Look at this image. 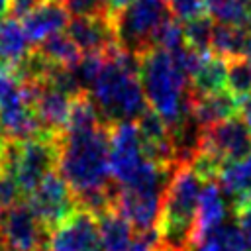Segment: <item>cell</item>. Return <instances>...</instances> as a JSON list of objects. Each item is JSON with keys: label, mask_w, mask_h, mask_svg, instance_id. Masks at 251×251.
<instances>
[{"label": "cell", "mask_w": 251, "mask_h": 251, "mask_svg": "<svg viewBox=\"0 0 251 251\" xmlns=\"http://www.w3.org/2000/svg\"><path fill=\"white\" fill-rule=\"evenodd\" d=\"M51 231L33 216L27 204L18 202L4 210L0 241L10 251H47Z\"/></svg>", "instance_id": "6"}, {"label": "cell", "mask_w": 251, "mask_h": 251, "mask_svg": "<svg viewBox=\"0 0 251 251\" xmlns=\"http://www.w3.org/2000/svg\"><path fill=\"white\" fill-rule=\"evenodd\" d=\"M245 57L251 61V27L247 31V43H245Z\"/></svg>", "instance_id": "34"}, {"label": "cell", "mask_w": 251, "mask_h": 251, "mask_svg": "<svg viewBox=\"0 0 251 251\" xmlns=\"http://www.w3.org/2000/svg\"><path fill=\"white\" fill-rule=\"evenodd\" d=\"M69 22H71V14L65 8V4L45 0L37 10H33L29 16L24 18L22 25H24L29 41L33 45H39L47 37L67 29Z\"/></svg>", "instance_id": "12"}, {"label": "cell", "mask_w": 251, "mask_h": 251, "mask_svg": "<svg viewBox=\"0 0 251 251\" xmlns=\"http://www.w3.org/2000/svg\"><path fill=\"white\" fill-rule=\"evenodd\" d=\"M100 2H102V4L106 6V10H108V2H110V0H100Z\"/></svg>", "instance_id": "36"}, {"label": "cell", "mask_w": 251, "mask_h": 251, "mask_svg": "<svg viewBox=\"0 0 251 251\" xmlns=\"http://www.w3.org/2000/svg\"><path fill=\"white\" fill-rule=\"evenodd\" d=\"M59 175L71 186L76 202L114 184L110 173V126L86 131H65L57 139Z\"/></svg>", "instance_id": "1"}, {"label": "cell", "mask_w": 251, "mask_h": 251, "mask_svg": "<svg viewBox=\"0 0 251 251\" xmlns=\"http://www.w3.org/2000/svg\"><path fill=\"white\" fill-rule=\"evenodd\" d=\"M98 126H104V122L98 114V108L94 106L88 92H80L71 102V114H69L65 131H86V129H94Z\"/></svg>", "instance_id": "22"}, {"label": "cell", "mask_w": 251, "mask_h": 251, "mask_svg": "<svg viewBox=\"0 0 251 251\" xmlns=\"http://www.w3.org/2000/svg\"><path fill=\"white\" fill-rule=\"evenodd\" d=\"M190 112L202 127H210L224 120L239 116V100L227 90L214 92V94H194L192 92Z\"/></svg>", "instance_id": "14"}, {"label": "cell", "mask_w": 251, "mask_h": 251, "mask_svg": "<svg viewBox=\"0 0 251 251\" xmlns=\"http://www.w3.org/2000/svg\"><path fill=\"white\" fill-rule=\"evenodd\" d=\"M243 2H247V4H251V0H243Z\"/></svg>", "instance_id": "39"}, {"label": "cell", "mask_w": 251, "mask_h": 251, "mask_svg": "<svg viewBox=\"0 0 251 251\" xmlns=\"http://www.w3.org/2000/svg\"><path fill=\"white\" fill-rule=\"evenodd\" d=\"M104 63H106V55L102 53H82L80 61L71 69L82 92H90L92 84L96 82V78L104 69Z\"/></svg>", "instance_id": "24"}, {"label": "cell", "mask_w": 251, "mask_h": 251, "mask_svg": "<svg viewBox=\"0 0 251 251\" xmlns=\"http://www.w3.org/2000/svg\"><path fill=\"white\" fill-rule=\"evenodd\" d=\"M208 16L218 24L251 27V4L243 0H206Z\"/></svg>", "instance_id": "21"}, {"label": "cell", "mask_w": 251, "mask_h": 251, "mask_svg": "<svg viewBox=\"0 0 251 251\" xmlns=\"http://www.w3.org/2000/svg\"><path fill=\"white\" fill-rule=\"evenodd\" d=\"M184 45H186L184 43V25L178 20H175L173 16H169L159 25V29L153 35V43H151V47H159L167 53H173Z\"/></svg>", "instance_id": "26"}, {"label": "cell", "mask_w": 251, "mask_h": 251, "mask_svg": "<svg viewBox=\"0 0 251 251\" xmlns=\"http://www.w3.org/2000/svg\"><path fill=\"white\" fill-rule=\"evenodd\" d=\"M88 94L104 126L137 122L149 110L139 78V57L120 45L114 47L106 53L104 69Z\"/></svg>", "instance_id": "2"}, {"label": "cell", "mask_w": 251, "mask_h": 251, "mask_svg": "<svg viewBox=\"0 0 251 251\" xmlns=\"http://www.w3.org/2000/svg\"><path fill=\"white\" fill-rule=\"evenodd\" d=\"M45 0H10V14L12 18H20L24 20L25 16H29L33 10H37Z\"/></svg>", "instance_id": "31"}, {"label": "cell", "mask_w": 251, "mask_h": 251, "mask_svg": "<svg viewBox=\"0 0 251 251\" xmlns=\"http://www.w3.org/2000/svg\"><path fill=\"white\" fill-rule=\"evenodd\" d=\"M226 198L227 196L222 190V186L218 184V180L204 182L202 192H200V200H198L196 220H194L192 245L200 237H204L206 233H210L212 229H216L222 224H226V218H227V212H229Z\"/></svg>", "instance_id": "11"}, {"label": "cell", "mask_w": 251, "mask_h": 251, "mask_svg": "<svg viewBox=\"0 0 251 251\" xmlns=\"http://www.w3.org/2000/svg\"><path fill=\"white\" fill-rule=\"evenodd\" d=\"M247 31L249 27L239 25H227V24H216L210 43V53L229 61L237 57H245V43H247Z\"/></svg>", "instance_id": "18"}, {"label": "cell", "mask_w": 251, "mask_h": 251, "mask_svg": "<svg viewBox=\"0 0 251 251\" xmlns=\"http://www.w3.org/2000/svg\"><path fill=\"white\" fill-rule=\"evenodd\" d=\"M139 78L147 104L169 127L178 126L190 112V80L180 73L171 53L151 47L139 55Z\"/></svg>", "instance_id": "3"}, {"label": "cell", "mask_w": 251, "mask_h": 251, "mask_svg": "<svg viewBox=\"0 0 251 251\" xmlns=\"http://www.w3.org/2000/svg\"><path fill=\"white\" fill-rule=\"evenodd\" d=\"M47 251H102L96 216L78 206L51 229Z\"/></svg>", "instance_id": "7"}, {"label": "cell", "mask_w": 251, "mask_h": 251, "mask_svg": "<svg viewBox=\"0 0 251 251\" xmlns=\"http://www.w3.org/2000/svg\"><path fill=\"white\" fill-rule=\"evenodd\" d=\"M51 2H61V4H65L67 0H51Z\"/></svg>", "instance_id": "37"}, {"label": "cell", "mask_w": 251, "mask_h": 251, "mask_svg": "<svg viewBox=\"0 0 251 251\" xmlns=\"http://www.w3.org/2000/svg\"><path fill=\"white\" fill-rule=\"evenodd\" d=\"M227 63V92H231L239 102L251 94V61L247 57L229 59Z\"/></svg>", "instance_id": "23"}, {"label": "cell", "mask_w": 251, "mask_h": 251, "mask_svg": "<svg viewBox=\"0 0 251 251\" xmlns=\"http://www.w3.org/2000/svg\"><path fill=\"white\" fill-rule=\"evenodd\" d=\"M98 222V233H100V245L102 251H127L135 229L133 226L118 212V208H110L96 216Z\"/></svg>", "instance_id": "15"}, {"label": "cell", "mask_w": 251, "mask_h": 251, "mask_svg": "<svg viewBox=\"0 0 251 251\" xmlns=\"http://www.w3.org/2000/svg\"><path fill=\"white\" fill-rule=\"evenodd\" d=\"M10 12V0H0V20Z\"/></svg>", "instance_id": "33"}, {"label": "cell", "mask_w": 251, "mask_h": 251, "mask_svg": "<svg viewBox=\"0 0 251 251\" xmlns=\"http://www.w3.org/2000/svg\"><path fill=\"white\" fill-rule=\"evenodd\" d=\"M163 194L165 192H141L118 186L116 208L133 226L135 231L155 229L161 216Z\"/></svg>", "instance_id": "10"}, {"label": "cell", "mask_w": 251, "mask_h": 251, "mask_svg": "<svg viewBox=\"0 0 251 251\" xmlns=\"http://www.w3.org/2000/svg\"><path fill=\"white\" fill-rule=\"evenodd\" d=\"M227 80V63L212 53L206 55L200 69L190 80V88L194 94H214L222 92Z\"/></svg>", "instance_id": "19"}, {"label": "cell", "mask_w": 251, "mask_h": 251, "mask_svg": "<svg viewBox=\"0 0 251 251\" xmlns=\"http://www.w3.org/2000/svg\"><path fill=\"white\" fill-rule=\"evenodd\" d=\"M218 184L231 200V208L251 198V155L239 161H227L218 176Z\"/></svg>", "instance_id": "17"}, {"label": "cell", "mask_w": 251, "mask_h": 251, "mask_svg": "<svg viewBox=\"0 0 251 251\" xmlns=\"http://www.w3.org/2000/svg\"><path fill=\"white\" fill-rule=\"evenodd\" d=\"M202 149L212 151L224 163L245 159L251 155V129L247 127L243 118L233 116L206 127Z\"/></svg>", "instance_id": "8"}, {"label": "cell", "mask_w": 251, "mask_h": 251, "mask_svg": "<svg viewBox=\"0 0 251 251\" xmlns=\"http://www.w3.org/2000/svg\"><path fill=\"white\" fill-rule=\"evenodd\" d=\"M25 204L49 231L78 208L75 192L57 171H51L35 190L25 196Z\"/></svg>", "instance_id": "5"}, {"label": "cell", "mask_w": 251, "mask_h": 251, "mask_svg": "<svg viewBox=\"0 0 251 251\" xmlns=\"http://www.w3.org/2000/svg\"><path fill=\"white\" fill-rule=\"evenodd\" d=\"M214 20L206 14L202 18H196L184 25V43L200 53H210L212 33H214Z\"/></svg>", "instance_id": "25"}, {"label": "cell", "mask_w": 251, "mask_h": 251, "mask_svg": "<svg viewBox=\"0 0 251 251\" xmlns=\"http://www.w3.org/2000/svg\"><path fill=\"white\" fill-rule=\"evenodd\" d=\"M0 251H10V249H6L4 245H0Z\"/></svg>", "instance_id": "38"}, {"label": "cell", "mask_w": 251, "mask_h": 251, "mask_svg": "<svg viewBox=\"0 0 251 251\" xmlns=\"http://www.w3.org/2000/svg\"><path fill=\"white\" fill-rule=\"evenodd\" d=\"M65 8L69 10L71 18L78 16H96V14H108L106 6L100 0H67Z\"/></svg>", "instance_id": "28"}, {"label": "cell", "mask_w": 251, "mask_h": 251, "mask_svg": "<svg viewBox=\"0 0 251 251\" xmlns=\"http://www.w3.org/2000/svg\"><path fill=\"white\" fill-rule=\"evenodd\" d=\"M31 41L24 29V25L16 18L0 20V65L16 69L29 53Z\"/></svg>", "instance_id": "16"}, {"label": "cell", "mask_w": 251, "mask_h": 251, "mask_svg": "<svg viewBox=\"0 0 251 251\" xmlns=\"http://www.w3.org/2000/svg\"><path fill=\"white\" fill-rule=\"evenodd\" d=\"M233 214H235V224L239 226V229L243 231V235H245V239L251 247V198L245 200L243 204L235 206Z\"/></svg>", "instance_id": "30"}, {"label": "cell", "mask_w": 251, "mask_h": 251, "mask_svg": "<svg viewBox=\"0 0 251 251\" xmlns=\"http://www.w3.org/2000/svg\"><path fill=\"white\" fill-rule=\"evenodd\" d=\"M35 49L47 61H51L55 65H61V67H67V69H73L80 61V57H82V51L76 47V43L67 33H63V31L47 37Z\"/></svg>", "instance_id": "20"}, {"label": "cell", "mask_w": 251, "mask_h": 251, "mask_svg": "<svg viewBox=\"0 0 251 251\" xmlns=\"http://www.w3.org/2000/svg\"><path fill=\"white\" fill-rule=\"evenodd\" d=\"M239 114H241L243 122L247 124V127L251 129V94L239 102Z\"/></svg>", "instance_id": "32"}, {"label": "cell", "mask_w": 251, "mask_h": 251, "mask_svg": "<svg viewBox=\"0 0 251 251\" xmlns=\"http://www.w3.org/2000/svg\"><path fill=\"white\" fill-rule=\"evenodd\" d=\"M67 35L76 43V47L82 53L106 55L114 47H118L110 14L71 18V22L67 25Z\"/></svg>", "instance_id": "9"}, {"label": "cell", "mask_w": 251, "mask_h": 251, "mask_svg": "<svg viewBox=\"0 0 251 251\" xmlns=\"http://www.w3.org/2000/svg\"><path fill=\"white\" fill-rule=\"evenodd\" d=\"M167 4H169L171 16L180 24H188L208 14L206 0H167Z\"/></svg>", "instance_id": "27"}, {"label": "cell", "mask_w": 251, "mask_h": 251, "mask_svg": "<svg viewBox=\"0 0 251 251\" xmlns=\"http://www.w3.org/2000/svg\"><path fill=\"white\" fill-rule=\"evenodd\" d=\"M20 198H22V192H20L16 180L10 175L0 171V206L4 210H8V208L16 206L20 202Z\"/></svg>", "instance_id": "29"}, {"label": "cell", "mask_w": 251, "mask_h": 251, "mask_svg": "<svg viewBox=\"0 0 251 251\" xmlns=\"http://www.w3.org/2000/svg\"><path fill=\"white\" fill-rule=\"evenodd\" d=\"M2 216H4V208L0 206V222H2Z\"/></svg>", "instance_id": "35"}, {"label": "cell", "mask_w": 251, "mask_h": 251, "mask_svg": "<svg viewBox=\"0 0 251 251\" xmlns=\"http://www.w3.org/2000/svg\"><path fill=\"white\" fill-rule=\"evenodd\" d=\"M71 102H73V96H69L57 88L41 84V88L35 96L33 110H35L39 122L43 124V127L51 135L59 137L65 133L69 114H71Z\"/></svg>", "instance_id": "13"}, {"label": "cell", "mask_w": 251, "mask_h": 251, "mask_svg": "<svg viewBox=\"0 0 251 251\" xmlns=\"http://www.w3.org/2000/svg\"><path fill=\"white\" fill-rule=\"evenodd\" d=\"M169 16L167 0H131L122 10L110 14L118 45L137 57L151 49L155 31Z\"/></svg>", "instance_id": "4"}]
</instances>
